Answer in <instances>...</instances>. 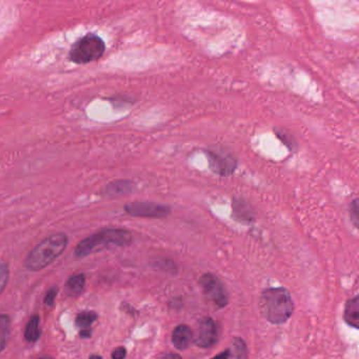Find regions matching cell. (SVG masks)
<instances>
[{
    "label": "cell",
    "instance_id": "10",
    "mask_svg": "<svg viewBox=\"0 0 359 359\" xmlns=\"http://www.w3.org/2000/svg\"><path fill=\"white\" fill-rule=\"evenodd\" d=\"M135 189V184L131 180H116L106 187L104 195L109 197L123 196L130 194Z\"/></svg>",
    "mask_w": 359,
    "mask_h": 359
},
{
    "label": "cell",
    "instance_id": "26",
    "mask_svg": "<svg viewBox=\"0 0 359 359\" xmlns=\"http://www.w3.org/2000/svg\"><path fill=\"white\" fill-rule=\"evenodd\" d=\"M90 359H102V356H100V355H91L90 356Z\"/></svg>",
    "mask_w": 359,
    "mask_h": 359
},
{
    "label": "cell",
    "instance_id": "14",
    "mask_svg": "<svg viewBox=\"0 0 359 359\" xmlns=\"http://www.w3.org/2000/svg\"><path fill=\"white\" fill-rule=\"evenodd\" d=\"M41 319H39V315H34L31 317L29 320L28 325L26 327V331H25V337L28 340L29 342H35L41 337Z\"/></svg>",
    "mask_w": 359,
    "mask_h": 359
},
{
    "label": "cell",
    "instance_id": "9",
    "mask_svg": "<svg viewBox=\"0 0 359 359\" xmlns=\"http://www.w3.org/2000/svg\"><path fill=\"white\" fill-rule=\"evenodd\" d=\"M194 332L186 325H180L172 333V342L178 350H186L194 341Z\"/></svg>",
    "mask_w": 359,
    "mask_h": 359
},
{
    "label": "cell",
    "instance_id": "13",
    "mask_svg": "<svg viewBox=\"0 0 359 359\" xmlns=\"http://www.w3.org/2000/svg\"><path fill=\"white\" fill-rule=\"evenodd\" d=\"M85 285V275H73L67 281L66 285H65V291H66L67 295L70 296V297H77L83 293Z\"/></svg>",
    "mask_w": 359,
    "mask_h": 359
},
{
    "label": "cell",
    "instance_id": "27",
    "mask_svg": "<svg viewBox=\"0 0 359 359\" xmlns=\"http://www.w3.org/2000/svg\"><path fill=\"white\" fill-rule=\"evenodd\" d=\"M39 359H53V358H51V357H41V358H39Z\"/></svg>",
    "mask_w": 359,
    "mask_h": 359
},
{
    "label": "cell",
    "instance_id": "3",
    "mask_svg": "<svg viewBox=\"0 0 359 359\" xmlns=\"http://www.w3.org/2000/svg\"><path fill=\"white\" fill-rule=\"evenodd\" d=\"M68 243V236L65 233L51 235L31 251L25 266L30 271H41L47 268L64 253Z\"/></svg>",
    "mask_w": 359,
    "mask_h": 359
},
{
    "label": "cell",
    "instance_id": "22",
    "mask_svg": "<svg viewBox=\"0 0 359 359\" xmlns=\"http://www.w3.org/2000/svg\"><path fill=\"white\" fill-rule=\"evenodd\" d=\"M126 356H127V350L123 346H119L112 352L113 359H125Z\"/></svg>",
    "mask_w": 359,
    "mask_h": 359
},
{
    "label": "cell",
    "instance_id": "2",
    "mask_svg": "<svg viewBox=\"0 0 359 359\" xmlns=\"http://www.w3.org/2000/svg\"><path fill=\"white\" fill-rule=\"evenodd\" d=\"M260 310L266 320L274 325H281L293 314V300L289 292L283 287L268 289L260 298Z\"/></svg>",
    "mask_w": 359,
    "mask_h": 359
},
{
    "label": "cell",
    "instance_id": "19",
    "mask_svg": "<svg viewBox=\"0 0 359 359\" xmlns=\"http://www.w3.org/2000/svg\"><path fill=\"white\" fill-rule=\"evenodd\" d=\"M9 276V266L6 264H0V295H1L4 290H5L6 285H7Z\"/></svg>",
    "mask_w": 359,
    "mask_h": 359
},
{
    "label": "cell",
    "instance_id": "24",
    "mask_svg": "<svg viewBox=\"0 0 359 359\" xmlns=\"http://www.w3.org/2000/svg\"><path fill=\"white\" fill-rule=\"evenodd\" d=\"M229 357H230V348L219 353V354L216 355V356H214L212 359H229Z\"/></svg>",
    "mask_w": 359,
    "mask_h": 359
},
{
    "label": "cell",
    "instance_id": "25",
    "mask_svg": "<svg viewBox=\"0 0 359 359\" xmlns=\"http://www.w3.org/2000/svg\"><path fill=\"white\" fill-rule=\"evenodd\" d=\"M92 335L91 329L81 330V337L89 338Z\"/></svg>",
    "mask_w": 359,
    "mask_h": 359
},
{
    "label": "cell",
    "instance_id": "21",
    "mask_svg": "<svg viewBox=\"0 0 359 359\" xmlns=\"http://www.w3.org/2000/svg\"><path fill=\"white\" fill-rule=\"evenodd\" d=\"M56 295H57V289L50 290L47 295H46L45 304H47V306H53Z\"/></svg>",
    "mask_w": 359,
    "mask_h": 359
},
{
    "label": "cell",
    "instance_id": "11",
    "mask_svg": "<svg viewBox=\"0 0 359 359\" xmlns=\"http://www.w3.org/2000/svg\"><path fill=\"white\" fill-rule=\"evenodd\" d=\"M233 216L239 222H250L253 220V209L243 198H235L232 203Z\"/></svg>",
    "mask_w": 359,
    "mask_h": 359
},
{
    "label": "cell",
    "instance_id": "20",
    "mask_svg": "<svg viewBox=\"0 0 359 359\" xmlns=\"http://www.w3.org/2000/svg\"><path fill=\"white\" fill-rule=\"evenodd\" d=\"M358 201L354 199L352 203H350V208H348V213H350L351 222L354 224L355 228H358L359 215H358Z\"/></svg>",
    "mask_w": 359,
    "mask_h": 359
},
{
    "label": "cell",
    "instance_id": "23",
    "mask_svg": "<svg viewBox=\"0 0 359 359\" xmlns=\"http://www.w3.org/2000/svg\"><path fill=\"white\" fill-rule=\"evenodd\" d=\"M157 359H182L180 355L176 354V353H165L161 354V356Z\"/></svg>",
    "mask_w": 359,
    "mask_h": 359
},
{
    "label": "cell",
    "instance_id": "5",
    "mask_svg": "<svg viewBox=\"0 0 359 359\" xmlns=\"http://www.w3.org/2000/svg\"><path fill=\"white\" fill-rule=\"evenodd\" d=\"M125 211L134 217L163 218L171 213V208L152 201H133L125 205Z\"/></svg>",
    "mask_w": 359,
    "mask_h": 359
},
{
    "label": "cell",
    "instance_id": "6",
    "mask_svg": "<svg viewBox=\"0 0 359 359\" xmlns=\"http://www.w3.org/2000/svg\"><path fill=\"white\" fill-rule=\"evenodd\" d=\"M199 283H201V287H203V294H205V297L212 304H215L218 308H224L228 304V293H226L222 281L217 277L207 273V274L201 276Z\"/></svg>",
    "mask_w": 359,
    "mask_h": 359
},
{
    "label": "cell",
    "instance_id": "15",
    "mask_svg": "<svg viewBox=\"0 0 359 359\" xmlns=\"http://www.w3.org/2000/svg\"><path fill=\"white\" fill-rule=\"evenodd\" d=\"M10 318L8 315L0 314V353L7 346L10 336Z\"/></svg>",
    "mask_w": 359,
    "mask_h": 359
},
{
    "label": "cell",
    "instance_id": "8",
    "mask_svg": "<svg viewBox=\"0 0 359 359\" xmlns=\"http://www.w3.org/2000/svg\"><path fill=\"white\" fill-rule=\"evenodd\" d=\"M194 334V342L201 348H210L217 342L218 327L215 321L209 317L201 319Z\"/></svg>",
    "mask_w": 359,
    "mask_h": 359
},
{
    "label": "cell",
    "instance_id": "7",
    "mask_svg": "<svg viewBox=\"0 0 359 359\" xmlns=\"http://www.w3.org/2000/svg\"><path fill=\"white\" fill-rule=\"evenodd\" d=\"M209 159L210 169L217 175L226 177L231 176L237 169V159L231 153L224 151H205Z\"/></svg>",
    "mask_w": 359,
    "mask_h": 359
},
{
    "label": "cell",
    "instance_id": "4",
    "mask_svg": "<svg viewBox=\"0 0 359 359\" xmlns=\"http://www.w3.org/2000/svg\"><path fill=\"white\" fill-rule=\"evenodd\" d=\"M106 51V43L102 37L89 33L79 39L71 48L69 57L76 65H87L100 60Z\"/></svg>",
    "mask_w": 359,
    "mask_h": 359
},
{
    "label": "cell",
    "instance_id": "17",
    "mask_svg": "<svg viewBox=\"0 0 359 359\" xmlns=\"http://www.w3.org/2000/svg\"><path fill=\"white\" fill-rule=\"evenodd\" d=\"M229 359H248V346L241 338H236L233 342Z\"/></svg>",
    "mask_w": 359,
    "mask_h": 359
},
{
    "label": "cell",
    "instance_id": "18",
    "mask_svg": "<svg viewBox=\"0 0 359 359\" xmlns=\"http://www.w3.org/2000/svg\"><path fill=\"white\" fill-rule=\"evenodd\" d=\"M275 133H276L278 140H280L281 142H283L289 150L296 151L297 144H296L295 140H294L291 134H287V132L285 131H278V130H276Z\"/></svg>",
    "mask_w": 359,
    "mask_h": 359
},
{
    "label": "cell",
    "instance_id": "12",
    "mask_svg": "<svg viewBox=\"0 0 359 359\" xmlns=\"http://www.w3.org/2000/svg\"><path fill=\"white\" fill-rule=\"evenodd\" d=\"M344 320L355 329L359 327V297L355 296L352 299L348 300L344 308Z\"/></svg>",
    "mask_w": 359,
    "mask_h": 359
},
{
    "label": "cell",
    "instance_id": "1",
    "mask_svg": "<svg viewBox=\"0 0 359 359\" xmlns=\"http://www.w3.org/2000/svg\"><path fill=\"white\" fill-rule=\"evenodd\" d=\"M133 235L123 229H104L81 241L75 248L76 257L83 258L111 248H123L130 245Z\"/></svg>",
    "mask_w": 359,
    "mask_h": 359
},
{
    "label": "cell",
    "instance_id": "16",
    "mask_svg": "<svg viewBox=\"0 0 359 359\" xmlns=\"http://www.w3.org/2000/svg\"><path fill=\"white\" fill-rule=\"evenodd\" d=\"M97 319V314L93 311H85V312L79 313L77 315L76 323L77 327H81V330L91 329L92 323Z\"/></svg>",
    "mask_w": 359,
    "mask_h": 359
}]
</instances>
